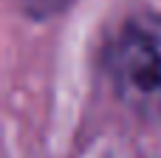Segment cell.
Returning a JSON list of instances; mask_svg holds the SVG:
<instances>
[{
    "label": "cell",
    "instance_id": "1",
    "mask_svg": "<svg viewBox=\"0 0 161 158\" xmlns=\"http://www.w3.org/2000/svg\"><path fill=\"white\" fill-rule=\"evenodd\" d=\"M108 74L119 99L161 122V14L130 17L108 45Z\"/></svg>",
    "mask_w": 161,
    "mask_h": 158
}]
</instances>
